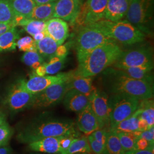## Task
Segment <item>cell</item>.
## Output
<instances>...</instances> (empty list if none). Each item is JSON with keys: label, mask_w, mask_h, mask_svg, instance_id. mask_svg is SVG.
<instances>
[{"label": "cell", "mask_w": 154, "mask_h": 154, "mask_svg": "<svg viewBox=\"0 0 154 154\" xmlns=\"http://www.w3.org/2000/svg\"><path fill=\"white\" fill-rule=\"evenodd\" d=\"M141 132L142 131L138 130L135 132H117L122 146L125 152L136 149V142Z\"/></svg>", "instance_id": "29"}, {"label": "cell", "mask_w": 154, "mask_h": 154, "mask_svg": "<svg viewBox=\"0 0 154 154\" xmlns=\"http://www.w3.org/2000/svg\"><path fill=\"white\" fill-rule=\"evenodd\" d=\"M105 86L111 94H123L141 100L151 99L154 97L153 85L148 82L126 77L110 71H103Z\"/></svg>", "instance_id": "3"}, {"label": "cell", "mask_w": 154, "mask_h": 154, "mask_svg": "<svg viewBox=\"0 0 154 154\" xmlns=\"http://www.w3.org/2000/svg\"><path fill=\"white\" fill-rule=\"evenodd\" d=\"M13 151L11 147L8 145L0 147V154H12Z\"/></svg>", "instance_id": "47"}, {"label": "cell", "mask_w": 154, "mask_h": 154, "mask_svg": "<svg viewBox=\"0 0 154 154\" xmlns=\"http://www.w3.org/2000/svg\"><path fill=\"white\" fill-rule=\"evenodd\" d=\"M79 1H81V2H82V0H79Z\"/></svg>", "instance_id": "53"}, {"label": "cell", "mask_w": 154, "mask_h": 154, "mask_svg": "<svg viewBox=\"0 0 154 154\" xmlns=\"http://www.w3.org/2000/svg\"><path fill=\"white\" fill-rule=\"evenodd\" d=\"M34 94L30 93L22 86L19 80L11 86L6 97L5 105L13 112H18L30 108Z\"/></svg>", "instance_id": "12"}, {"label": "cell", "mask_w": 154, "mask_h": 154, "mask_svg": "<svg viewBox=\"0 0 154 154\" xmlns=\"http://www.w3.org/2000/svg\"><path fill=\"white\" fill-rule=\"evenodd\" d=\"M142 110L138 108L132 116L118 123L114 128L110 129L116 132H135L138 130V122Z\"/></svg>", "instance_id": "25"}, {"label": "cell", "mask_w": 154, "mask_h": 154, "mask_svg": "<svg viewBox=\"0 0 154 154\" xmlns=\"http://www.w3.org/2000/svg\"><path fill=\"white\" fill-rule=\"evenodd\" d=\"M73 75V72H61L55 75L37 76L33 74L27 81L21 80L22 86L28 92L35 94L50 86L68 81Z\"/></svg>", "instance_id": "11"}, {"label": "cell", "mask_w": 154, "mask_h": 154, "mask_svg": "<svg viewBox=\"0 0 154 154\" xmlns=\"http://www.w3.org/2000/svg\"><path fill=\"white\" fill-rule=\"evenodd\" d=\"M36 5H39L42 4H46L51 2H54L57 0H33Z\"/></svg>", "instance_id": "49"}, {"label": "cell", "mask_w": 154, "mask_h": 154, "mask_svg": "<svg viewBox=\"0 0 154 154\" xmlns=\"http://www.w3.org/2000/svg\"><path fill=\"white\" fill-rule=\"evenodd\" d=\"M90 26L97 28L116 43L123 45L129 46L141 42L146 37L144 33L126 20L111 21L103 19Z\"/></svg>", "instance_id": "4"}, {"label": "cell", "mask_w": 154, "mask_h": 154, "mask_svg": "<svg viewBox=\"0 0 154 154\" xmlns=\"http://www.w3.org/2000/svg\"><path fill=\"white\" fill-rule=\"evenodd\" d=\"M23 27L28 34L33 36L37 33L44 31L45 22L28 18Z\"/></svg>", "instance_id": "32"}, {"label": "cell", "mask_w": 154, "mask_h": 154, "mask_svg": "<svg viewBox=\"0 0 154 154\" xmlns=\"http://www.w3.org/2000/svg\"><path fill=\"white\" fill-rule=\"evenodd\" d=\"M16 16L30 18L35 4L33 0H8Z\"/></svg>", "instance_id": "22"}, {"label": "cell", "mask_w": 154, "mask_h": 154, "mask_svg": "<svg viewBox=\"0 0 154 154\" xmlns=\"http://www.w3.org/2000/svg\"><path fill=\"white\" fill-rule=\"evenodd\" d=\"M13 130L6 122L0 125V147L8 145Z\"/></svg>", "instance_id": "35"}, {"label": "cell", "mask_w": 154, "mask_h": 154, "mask_svg": "<svg viewBox=\"0 0 154 154\" xmlns=\"http://www.w3.org/2000/svg\"><path fill=\"white\" fill-rule=\"evenodd\" d=\"M122 50L116 42H110L94 50L82 61L78 62L73 75L81 77H94L112 66Z\"/></svg>", "instance_id": "2"}, {"label": "cell", "mask_w": 154, "mask_h": 154, "mask_svg": "<svg viewBox=\"0 0 154 154\" xmlns=\"http://www.w3.org/2000/svg\"><path fill=\"white\" fill-rule=\"evenodd\" d=\"M138 108L142 110L140 118L147 121L149 128L154 127V103L152 98L140 100Z\"/></svg>", "instance_id": "28"}, {"label": "cell", "mask_w": 154, "mask_h": 154, "mask_svg": "<svg viewBox=\"0 0 154 154\" xmlns=\"http://www.w3.org/2000/svg\"><path fill=\"white\" fill-rule=\"evenodd\" d=\"M83 154H90V153H88V152H85V153H82Z\"/></svg>", "instance_id": "52"}, {"label": "cell", "mask_w": 154, "mask_h": 154, "mask_svg": "<svg viewBox=\"0 0 154 154\" xmlns=\"http://www.w3.org/2000/svg\"><path fill=\"white\" fill-rule=\"evenodd\" d=\"M21 60L26 65L30 67H32L34 63L37 62L44 63V58L37 51L26 52L22 55Z\"/></svg>", "instance_id": "34"}, {"label": "cell", "mask_w": 154, "mask_h": 154, "mask_svg": "<svg viewBox=\"0 0 154 154\" xmlns=\"http://www.w3.org/2000/svg\"><path fill=\"white\" fill-rule=\"evenodd\" d=\"M69 53L68 44L61 45L58 46L55 51V56L60 58H66Z\"/></svg>", "instance_id": "41"}, {"label": "cell", "mask_w": 154, "mask_h": 154, "mask_svg": "<svg viewBox=\"0 0 154 154\" xmlns=\"http://www.w3.org/2000/svg\"><path fill=\"white\" fill-rule=\"evenodd\" d=\"M16 15L8 0H0V23L14 22Z\"/></svg>", "instance_id": "31"}, {"label": "cell", "mask_w": 154, "mask_h": 154, "mask_svg": "<svg viewBox=\"0 0 154 154\" xmlns=\"http://www.w3.org/2000/svg\"><path fill=\"white\" fill-rule=\"evenodd\" d=\"M16 27L14 22L0 23V35L3 33H5L8 30L13 27Z\"/></svg>", "instance_id": "44"}, {"label": "cell", "mask_w": 154, "mask_h": 154, "mask_svg": "<svg viewBox=\"0 0 154 154\" xmlns=\"http://www.w3.org/2000/svg\"><path fill=\"white\" fill-rule=\"evenodd\" d=\"M66 62V58H61L59 61L54 63H45L46 74L54 75L57 74L64 67Z\"/></svg>", "instance_id": "36"}, {"label": "cell", "mask_w": 154, "mask_h": 154, "mask_svg": "<svg viewBox=\"0 0 154 154\" xmlns=\"http://www.w3.org/2000/svg\"><path fill=\"white\" fill-rule=\"evenodd\" d=\"M82 2L79 0H57L55 3L53 18H58L74 23Z\"/></svg>", "instance_id": "14"}, {"label": "cell", "mask_w": 154, "mask_h": 154, "mask_svg": "<svg viewBox=\"0 0 154 154\" xmlns=\"http://www.w3.org/2000/svg\"><path fill=\"white\" fill-rule=\"evenodd\" d=\"M153 68L154 65H147L126 69H116L110 67L108 69L112 72L134 79L144 81L153 85Z\"/></svg>", "instance_id": "17"}, {"label": "cell", "mask_w": 154, "mask_h": 154, "mask_svg": "<svg viewBox=\"0 0 154 154\" xmlns=\"http://www.w3.org/2000/svg\"><path fill=\"white\" fill-rule=\"evenodd\" d=\"M74 121L53 116H40L24 127L17 135V140L30 143L48 137L72 135L78 138L79 134Z\"/></svg>", "instance_id": "1"}, {"label": "cell", "mask_w": 154, "mask_h": 154, "mask_svg": "<svg viewBox=\"0 0 154 154\" xmlns=\"http://www.w3.org/2000/svg\"><path fill=\"white\" fill-rule=\"evenodd\" d=\"M131 0H108L105 11V19L117 21L123 20Z\"/></svg>", "instance_id": "18"}, {"label": "cell", "mask_w": 154, "mask_h": 154, "mask_svg": "<svg viewBox=\"0 0 154 154\" xmlns=\"http://www.w3.org/2000/svg\"><path fill=\"white\" fill-rule=\"evenodd\" d=\"M67 91V81L53 85L42 91L34 94L30 108L42 109L56 105L63 99Z\"/></svg>", "instance_id": "10"}, {"label": "cell", "mask_w": 154, "mask_h": 154, "mask_svg": "<svg viewBox=\"0 0 154 154\" xmlns=\"http://www.w3.org/2000/svg\"><path fill=\"white\" fill-rule=\"evenodd\" d=\"M61 137H48L28 143V149L44 154H60L59 142Z\"/></svg>", "instance_id": "20"}, {"label": "cell", "mask_w": 154, "mask_h": 154, "mask_svg": "<svg viewBox=\"0 0 154 154\" xmlns=\"http://www.w3.org/2000/svg\"><path fill=\"white\" fill-rule=\"evenodd\" d=\"M108 0H87L82 4L73 24L82 27L105 19Z\"/></svg>", "instance_id": "9"}, {"label": "cell", "mask_w": 154, "mask_h": 154, "mask_svg": "<svg viewBox=\"0 0 154 154\" xmlns=\"http://www.w3.org/2000/svg\"><path fill=\"white\" fill-rule=\"evenodd\" d=\"M41 154V153H33V154Z\"/></svg>", "instance_id": "51"}, {"label": "cell", "mask_w": 154, "mask_h": 154, "mask_svg": "<svg viewBox=\"0 0 154 154\" xmlns=\"http://www.w3.org/2000/svg\"><path fill=\"white\" fill-rule=\"evenodd\" d=\"M147 65H154L153 53L151 48L143 46L135 49L122 51L111 67L116 69H126Z\"/></svg>", "instance_id": "8"}, {"label": "cell", "mask_w": 154, "mask_h": 154, "mask_svg": "<svg viewBox=\"0 0 154 154\" xmlns=\"http://www.w3.org/2000/svg\"><path fill=\"white\" fill-rule=\"evenodd\" d=\"M149 127L147 121L143 118L139 117L138 122V130L140 131H144L149 129Z\"/></svg>", "instance_id": "45"}, {"label": "cell", "mask_w": 154, "mask_h": 154, "mask_svg": "<svg viewBox=\"0 0 154 154\" xmlns=\"http://www.w3.org/2000/svg\"><path fill=\"white\" fill-rule=\"evenodd\" d=\"M106 134L107 131L103 128H102L95 131L90 135H91L97 140H98L100 143L105 146L106 139Z\"/></svg>", "instance_id": "39"}, {"label": "cell", "mask_w": 154, "mask_h": 154, "mask_svg": "<svg viewBox=\"0 0 154 154\" xmlns=\"http://www.w3.org/2000/svg\"><path fill=\"white\" fill-rule=\"evenodd\" d=\"M6 122V117L5 114L0 111V125Z\"/></svg>", "instance_id": "50"}, {"label": "cell", "mask_w": 154, "mask_h": 154, "mask_svg": "<svg viewBox=\"0 0 154 154\" xmlns=\"http://www.w3.org/2000/svg\"><path fill=\"white\" fill-rule=\"evenodd\" d=\"M140 100L123 94H112L109 98L110 129L129 118L138 109Z\"/></svg>", "instance_id": "6"}, {"label": "cell", "mask_w": 154, "mask_h": 154, "mask_svg": "<svg viewBox=\"0 0 154 154\" xmlns=\"http://www.w3.org/2000/svg\"><path fill=\"white\" fill-rule=\"evenodd\" d=\"M46 35V34H45L44 31V32L37 33V34L34 35L32 37H33V39L35 41H38L41 40L42 39L44 38Z\"/></svg>", "instance_id": "48"}, {"label": "cell", "mask_w": 154, "mask_h": 154, "mask_svg": "<svg viewBox=\"0 0 154 154\" xmlns=\"http://www.w3.org/2000/svg\"><path fill=\"white\" fill-rule=\"evenodd\" d=\"M78 113L76 125L81 132L86 135H89L99 129L98 119L94 114L90 104Z\"/></svg>", "instance_id": "16"}, {"label": "cell", "mask_w": 154, "mask_h": 154, "mask_svg": "<svg viewBox=\"0 0 154 154\" xmlns=\"http://www.w3.org/2000/svg\"><path fill=\"white\" fill-rule=\"evenodd\" d=\"M154 146V144L149 143L146 139L142 138H138L135 144L136 149L143 150L148 149L150 147Z\"/></svg>", "instance_id": "40"}, {"label": "cell", "mask_w": 154, "mask_h": 154, "mask_svg": "<svg viewBox=\"0 0 154 154\" xmlns=\"http://www.w3.org/2000/svg\"><path fill=\"white\" fill-rule=\"evenodd\" d=\"M140 138H144L151 144L154 142V127H152L149 130L142 131L139 136Z\"/></svg>", "instance_id": "42"}, {"label": "cell", "mask_w": 154, "mask_h": 154, "mask_svg": "<svg viewBox=\"0 0 154 154\" xmlns=\"http://www.w3.org/2000/svg\"><path fill=\"white\" fill-rule=\"evenodd\" d=\"M75 137L72 135L62 136L59 142L60 145V154H65L67 150L69 148L72 142L74 140Z\"/></svg>", "instance_id": "37"}, {"label": "cell", "mask_w": 154, "mask_h": 154, "mask_svg": "<svg viewBox=\"0 0 154 154\" xmlns=\"http://www.w3.org/2000/svg\"><path fill=\"white\" fill-rule=\"evenodd\" d=\"M16 45L18 49L22 51H37L35 41L29 36L18 39L17 41Z\"/></svg>", "instance_id": "33"}, {"label": "cell", "mask_w": 154, "mask_h": 154, "mask_svg": "<svg viewBox=\"0 0 154 154\" xmlns=\"http://www.w3.org/2000/svg\"><path fill=\"white\" fill-rule=\"evenodd\" d=\"M110 42L114 41L106 36L97 28L90 25L81 27L75 41L78 62L82 61L94 50Z\"/></svg>", "instance_id": "5"}, {"label": "cell", "mask_w": 154, "mask_h": 154, "mask_svg": "<svg viewBox=\"0 0 154 154\" xmlns=\"http://www.w3.org/2000/svg\"><path fill=\"white\" fill-rule=\"evenodd\" d=\"M44 32L46 35L54 40L60 46L64 43L69 36V25L61 18H52L45 22Z\"/></svg>", "instance_id": "15"}, {"label": "cell", "mask_w": 154, "mask_h": 154, "mask_svg": "<svg viewBox=\"0 0 154 154\" xmlns=\"http://www.w3.org/2000/svg\"><path fill=\"white\" fill-rule=\"evenodd\" d=\"M55 2L35 5L30 17L31 19L46 22L53 18Z\"/></svg>", "instance_id": "26"}, {"label": "cell", "mask_w": 154, "mask_h": 154, "mask_svg": "<svg viewBox=\"0 0 154 154\" xmlns=\"http://www.w3.org/2000/svg\"><path fill=\"white\" fill-rule=\"evenodd\" d=\"M19 35L16 27H13L0 35V51L13 50L16 48Z\"/></svg>", "instance_id": "27"}, {"label": "cell", "mask_w": 154, "mask_h": 154, "mask_svg": "<svg viewBox=\"0 0 154 154\" xmlns=\"http://www.w3.org/2000/svg\"><path fill=\"white\" fill-rule=\"evenodd\" d=\"M63 102L67 110L79 112L89 104V97L76 90L70 89L64 95Z\"/></svg>", "instance_id": "19"}, {"label": "cell", "mask_w": 154, "mask_h": 154, "mask_svg": "<svg viewBox=\"0 0 154 154\" xmlns=\"http://www.w3.org/2000/svg\"><path fill=\"white\" fill-rule=\"evenodd\" d=\"M34 74L37 76H45L46 74L45 63H43L38 66L35 70H34Z\"/></svg>", "instance_id": "46"}, {"label": "cell", "mask_w": 154, "mask_h": 154, "mask_svg": "<svg viewBox=\"0 0 154 154\" xmlns=\"http://www.w3.org/2000/svg\"><path fill=\"white\" fill-rule=\"evenodd\" d=\"M35 42L37 52L44 58L50 59L55 56V51L58 45L54 40L46 35L41 40Z\"/></svg>", "instance_id": "23"}, {"label": "cell", "mask_w": 154, "mask_h": 154, "mask_svg": "<svg viewBox=\"0 0 154 154\" xmlns=\"http://www.w3.org/2000/svg\"><path fill=\"white\" fill-rule=\"evenodd\" d=\"M88 140L91 149L95 154H103L105 146L97 140L91 135H89Z\"/></svg>", "instance_id": "38"}, {"label": "cell", "mask_w": 154, "mask_h": 154, "mask_svg": "<svg viewBox=\"0 0 154 154\" xmlns=\"http://www.w3.org/2000/svg\"><path fill=\"white\" fill-rule=\"evenodd\" d=\"M109 96L104 91L95 88L89 96V104L99 122V129L110 125Z\"/></svg>", "instance_id": "13"}, {"label": "cell", "mask_w": 154, "mask_h": 154, "mask_svg": "<svg viewBox=\"0 0 154 154\" xmlns=\"http://www.w3.org/2000/svg\"><path fill=\"white\" fill-rule=\"evenodd\" d=\"M152 0H131L125 17L127 21L145 34L149 32L148 24L151 18Z\"/></svg>", "instance_id": "7"}, {"label": "cell", "mask_w": 154, "mask_h": 154, "mask_svg": "<svg viewBox=\"0 0 154 154\" xmlns=\"http://www.w3.org/2000/svg\"><path fill=\"white\" fill-rule=\"evenodd\" d=\"M68 90L74 89L89 97L95 88L92 83V77L75 76L74 75L67 81Z\"/></svg>", "instance_id": "21"}, {"label": "cell", "mask_w": 154, "mask_h": 154, "mask_svg": "<svg viewBox=\"0 0 154 154\" xmlns=\"http://www.w3.org/2000/svg\"><path fill=\"white\" fill-rule=\"evenodd\" d=\"M125 154H154V146L150 147L148 149L143 150L134 149L127 151L125 152Z\"/></svg>", "instance_id": "43"}, {"label": "cell", "mask_w": 154, "mask_h": 154, "mask_svg": "<svg viewBox=\"0 0 154 154\" xmlns=\"http://www.w3.org/2000/svg\"><path fill=\"white\" fill-rule=\"evenodd\" d=\"M118 134L110 130L107 131L105 149L103 154H125Z\"/></svg>", "instance_id": "24"}, {"label": "cell", "mask_w": 154, "mask_h": 154, "mask_svg": "<svg viewBox=\"0 0 154 154\" xmlns=\"http://www.w3.org/2000/svg\"><path fill=\"white\" fill-rule=\"evenodd\" d=\"M88 139L86 137L76 138L74 139L69 148L65 154H76L78 153L91 152Z\"/></svg>", "instance_id": "30"}]
</instances>
